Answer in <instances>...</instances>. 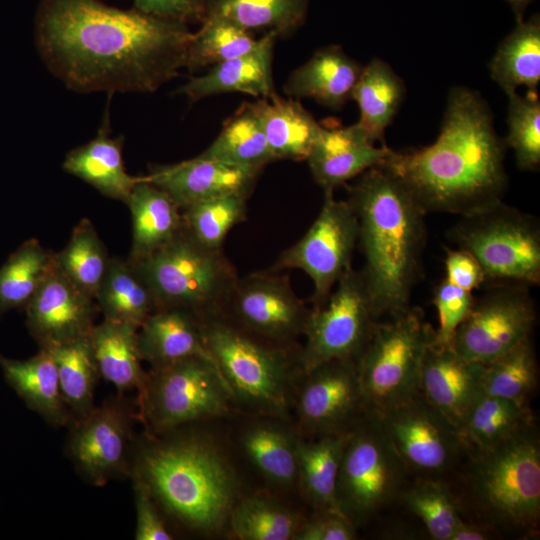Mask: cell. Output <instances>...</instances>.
<instances>
[{
    "label": "cell",
    "instance_id": "ba28073f",
    "mask_svg": "<svg viewBox=\"0 0 540 540\" xmlns=\"http://www.w3.org/2000/svg\"><path fill=\"white\" fill-rule=\"evenodd\" d=\"M435 330L421 309L379 319L356 360L367 411L382 415L419 392L420 373Z\"/></svg>",
    "mask_w": 540,
    "mask_h": 540
},
{
    "label": "cell",
    "instance_id": "44dd1931",
    "mask_svg": "<svg viewBox=\"0 0 540 540\" xmlns=\"http://www.w3.org/2000/svg\"><path fill=\"white\" fill-rule=\"evenodd\" d=\"M483 373L484 364L467 359L452 346L433 341L423 359L419 392L459 430L483 394Z\"/></svg>",
    "mask_w": 540,
    "mask_h": 540
},
{
    "label": "cell",
    "instance_id": "9c48e42d",
    "mask_svg": "<svg viewBox=\"0 0 540 540\" xmlns=\"http://www.w3.org/2000/svg\"><path fill=\"white\" fill-rule=\"evenodd\" d=\"M137 405L136 418L153 435L228 416L235 408L214 361L203 357L151 367Z\"/></svg>",
    "mask_w": 540,
    "mask_h": 540
},
{
    "label": "cell",
    "instance_id": "603a6c76",
    "mask_svg": "<svg viewBox=\"0 0 540 540\" xmlns=\"http://www.w3.org/2000/svg\"><path fill=\"white\" fill-rule=\"evenodd\" d=\"M243 428L240 448L253 469L278 493L297 490L300 433L290 419L254 415Z\"/></svg>",
    "mask_w": 540,
    "mask_h": 540
},
{
    "label": "cell",
    "instance_id": "cb8c5ba5",
    "mask_svg": "<svg viewBox=\"0 0 540 540\" xmlns=\"http://www.w3.org/2000/svg\"><path fill=\"white\" fill-rule=\"evenodd\" d=\"M276 38L274 32L265 33L252 52L212 66L206 74L190 79L178 92L192 101L231 92L270 97L275 93L272 56Z\"/></svg>",
    "mask_w": 540,
    "mask_h": 540
},
{
    "label": "cell",
    "instance_id": "e0dca14e",
    "mask_svg": "<svg viewBox=\"0 0 540 540\" xmlns=\"http://www.w3.org/2000/svg\"><path fill=\"white\" fill-rule=\"evenodd\" d=\"M292 411L302 436L348 432L367 412L356 361L334 359L302 373Z\"/></svg>",
    "mask_w": 540,
    "mask_h": 540
},
{
    "label": "cell",
    "instance_id": "3957f363",
    "mask_svg": "<svg viewBox=\"0 0 540 540\" xmlns=\"http://www.w3.org/2000/svg\"><path fill=\"white\" fill-rule=\"evenodd\" d=\"M129 475L164 514L205 536L227 528L242 495L238 473L222 445L199 431L148 433L131 456Z\"/></svg>",
    "mask_w": 540,
    "mask_h": 540
},
{
    "label": "cell",
    "instance_id": "7402d4cb",
    "mask_svg": "<svg viewBox=\"0 0 540 540\" xmlns=\"http://www.w3.org/2000/svg\"><path fill=\"white\" fill-rule=\"evenodd\" d=\"M391 149L376 147L357 122L346 127L321 126L306 158L315 182L332 191L366 170L382 166Z\"/></svg>",
    "mask_w": 540,
    "mask_h": 540
},
{
    "label": "cell",
    "instance_id": "ab89813d",
    "mask_svg": "<svg viewBox=\"0 0 540 540\" xmlns=\"http://www.w3.org/2000/svg\"><path fill=\"white\" fill-rule=\"evenodd\" d=\"M56 266L55 253L25 240L0 267V313L28 304Z\"/></svg>",
    "mask_w": 540,
    "mask_h": 540
},
{
    "label": "cell",
    "instance_id": "5b68a950",
    "mask_svg": "<svg viewBox=\"0 0 540 540\" xmlns=\"http://www.w3.org/2000/svg\"><path fill=\"white\" fill-rule=\"evenodd\" d=\"M205 346L223 377L235 408L252 415L290 419L302 371L300 346L265 340L223 314L198 316Z\"/></svg>",
    "mask_w": 540,
    "mask_h": 540
},
{
    "label": "cell",
    "instance_id": "f546056e",
    "mask_svg": "<svg viewBox=\"0 0 540 540\" xmlns=\"http://www.w3.org/2000/svg\"><path fill=\"white\" fill-rule=\"evenodd\" d=\"M0 367L10 385L44 420L54 426L70 424L71 415L61 393L54 358L48 349L40 348L35 356L25 360L0 356Z\"/></svg>",
    "mask_w": 540,
    "mask_h": 540
},
{
    "label": "cell",
    "instance_id": "7c38bea8",
    "mask_svg": "<svg viewBox=\"0 0 540 540\" xmlns=\"http://www.w3.org/2000/svg\"><path fill=\"white\" fill-rule=\"evenodd\" d=\"M378 320L363 271L350 267L326 302L311 308L299 352L302 373L334 359L356 361Z\"/></svg>",
    "mask_w": 540,
    "mask_h": 540
},
{
    "label": "cell",
    "instance_id": "5bb4252c",
    "mask_svg": "<svg viewBox=\"0 0 540 540\" xmlns=\"http://www.w3.org/2000/svg\"><path fill=\"white\" fill-rule=\"evenodd\" d=\"M535 322L528 286L500 282L474 299L451 346L469 360L488 364L531 338Z\"/></svg>",
    "mask_w": 540,
    "mask_h": 540
},
{
    "label": "cell",
    "instance_id": "7dc6e473",
    "mask_svg": "<svg viewBox=\"0 0 540 540\" xmlns=\"http://www.w3.org/2000/svg\"><path fill=\"white\" fill-rule=\"evenodd\" d=\"M508 96V135L504 141L515 153L519 169L536 171L540 166V99L537 92Z\"/></svg>",
    "mask_w": 540,
    "mask_h": 540
},
{
    "label": "cell",
    "instance_id": "db71d44e",
    "mask_svg": "<svg viewBox=\"0 0 540 540\" xmlns=\"http://www.w3.org/2000/svg\"><path fill=\"white\" fill-rule=\"evenodd\" d=\"M489 526L480 522H469L464 519L453 532L450 540H488L496 536Z\"/></svg>",
    "mask_w": 540,
    "mask_h": 540
},
{
    "label": "cell",
    "instance_id": "ffe728a7",
    "mask_svg": "<svg viewBox=\"0 0 540 540\" xmlns=\"http://www.w3.org/2000/svg\"><path fill=\"white\" fill-rule=\"evenodd\" d=\"M261 170L198 155L179 163L151 165L145 178L183 209L227 195L248 197Z\"/></svg>",
    "mask_w": 540,
    "mask_h": 540
},
{
    "label": "cell",
    "instance_id": "ac0fdd59",
    "mask_svg": "<svg viewBox=\"0 0 540 540\" xmlns=\"http://www.w3.org/2000/svg\"><path fill=\"white\" fill-rule=\"evenodd\" d=\"M134 418L133 409L119 394L69 424L68 456L84 480L102 486L129 474Z\"/></svg>",
    "mask_w": 540,
    "mask_h": 540
},
{
    "label": "cell",
    "instance_id": "277c9868",
    "mask_svg": "<svg viewBox=\"0 0 540 540\" xmlns=\"http://www.w3.org/2000/svg\"><path fill=\"white\" fill-rule=\"evenodd\" d=\"M358 221L362 269L378 319L410 307L422 277L426 213L406 187L382 166L362 174L346 199Z\"/></svg>",
    "mask_w": 540,
    "mask_h": 540
},
{
    "label": "cell",
    "instance_id": "6da1fadb",
    "mask_svg": "<svg viewBox=\"0 0 540 540\" xmlns=\"http://www.w3.org/2000/svg\"><path fill=\"white\" fill-rule=\"evenodd\" d=\"M37 48L77 92H154L186 68L187 23L100 0H41Z\"/></svg>",
    "mask_w": 540,
    "mask_h": 540
},
{
    "label": "cell",
    "instance_id": "d6986e66",
    "mask_svg": "<svg viewBox=\"0 0 540 540\" xmlns=\"http://www.w3.org/2000/svg\"><path fill=\"white\" fill-rule=\"evenodd\" d=\"M25 311L28 330L40 348L89 336L99 312L95 300L78 289L57 264Z\"/></svg>",
    "mask_w": 540,
    "mask_h": 540
},
{
    "label": "cell",
    "instance_id": "52a82bcc",
    "mask_svg": "<svg viewBox=\"0 0 540 540\" xmlns=\"http://www.w3.org/2000/svg\"><path fill=\"white\" fill-rule=\"evenodd\" d=\"M133 263L157 309L181 308L197 316L221 313L239 278L222 249L202 245L184 227L169 243Z\"/></svg>",
    "mask_w": 540,
    "mask_h": 540
},
{
    "label": "cell",
    "instance_id": "f5cc1de1",
    "mask_svg": "<svg viewBox=\"0 0 540 540\" xmlns=\"http://www.w3.org/2000/svg\"><path fill=\"white\" fill-rule=\"evenodd\" d=\"M208 0H134V8L184 23L202 21Z\"/></svg>",
    "mask_w": 540,
    "mask_h": 540
},
{
    "label": "cell",
    "instance_id": "83f0119b",
    "mask_svg": "<svg viewBox=\"0 0 540 540\" xmlns=\"http://www.w3.org/2000/svg\"><path fill=\"white\" fill-rule=\"evenodd\" d=\"M125 204L132 218V244L128 259L133 262L150 256L183 228L180 207L145 176H141Z\"/></svg>",
    "mask_w": 540,
    "mask_h": 540
},
{
    "label": "cell",
    "instance_id": "d4e9b609",
    "mask_svg": "<svg viewBox=\"0 0 540 540\" xmlns=\"http://www.w3.org/2000/svg\"><path fill=\"white\" fill-rule=\"evenodd\" d=\"M363 66L337 45L317 50L288 77L284 91L297 98H312L320 104L340 109L351 99Z\"/></svg>",
    "mask_w": 540,
    "mask_h": 540
},
{
    "label": "cell",
    "instance_id": "b9f144b4",
    "mask_svg": "<svg viewBox=\"0 0 540 540\" xmlns=\"http://www.w3.org/2000/svg\"><path fill=\"white\" fill-rule=\"evenodd\" d=\"M110 258L93 223L81 219L73 228L67 245L55 253L62 273L82 292L95 298Z\"/></svg>",
    "mask_w": 540,
    "mask_h": 540
},
{
    "label": "cell",
    "instance_id": "484cf974",
    "mask_svg": "<svg viewBox=\"0 0 540 540\" xmlns=\"http://www.w3.org/2000/svg\"><path fill=\"white\" fill-rule=\"evenodd\" d=\"M123 144V136L111 137L109 117L105 116L96 136L71 150L62 167L104 196L126 203L141 176L127 173L122 156Z\"/></svg>",
    "mask_w": 540,
    "mask_h": 540
},
{
    "label": "cell",
    "instance_id": "836d02e7",
    "mask_svg": "<svg viewBox=\"0 0 540 540\" xmlns=\"http://www.w3.org/2000/svg\"><path fill=\"white\" fill-rule=\"evenodd\" d=\"M488 69L490 77L507 94L524 86L537 92L540 82V16L517 21L516 27L499 43Z\"/></svg>",
    "mask_w": 540,
    "mask_h": 540
},
{
    "label": "cell",
    "instance_id": "8d00e7d4",
    "mask_svg": "<svg viewBox=\"0 0 540 540\" xmlns=\"http://www.w3.org/2000/svg\"><path fill=\"white\" fill-rule=\"evenodd\" d=\"M532 424L526 402L482 394L468 411L459 433L469 452L494 446Z\"/></svg>",
    "mask_w": 540,
    "mask_h": 540
},
{
    "label": "cell",
    "instance_id": "d6a6232c",
    "mask_svg": "<svg viewBox=\"0 0 540 540\" xmlns=\"http://www.w3.org/2000/svg\"><path fill=\"white\" fill-rule=\"evenodd\" d=\"M255 106L276 159L306 160L321 125L301 103L274 93Z\"/></svg>",
    "mask_w": 540,
    "mask_h": 540
},
{
    "label": "cell",
    "instance_id": "8fae6325",
    "mask_svg": "<svg viewBox=\"0 0 540 540\" xmlns=\"http://www.w3.org/2000/svg\"><path fill=\"white\" fill-rule=\"evenodd\" d=\"M408 470L379 415L367 411L351 428L336 485L338 509L357 528L399 498Z\"/></svg>",
    "mask_w": 540,
    "mask_h": 540
},
{
    "label": "cell",
    "instance_id": "4fadbf2b",
    "mask_svg": "<svg viewBox=\"0 0 540 540\" xmlns=\"http://www.w3.org/2000/svg\"><path fill=\"white\" fill-rule=\"evenodd\" d=\"M358 243V221L347 200L324 192L319 215L293 246L285 250L272 269H300L313 281L312 309L321 307L340 277L352 267Z\"/></svg>",
    "mask_w": 540,
    "mask_h": 540
},
{
    "label": "cell",
    "instance_id": "60d3db41",
    "mask_svg": "<svg viewBox=\"0 0 540 540\" xmlns=\"http://www.w3.org/2000/svg\"><path fill=\"white\" fill-rule=\"evenodd\" d=\"M45 349L54 358L71 422L82 418L95 407V387L100 378L89 336Z\"/></svg>",
    "mask_w": 540,
    "mask_h": 540
},
{
    "label": "cell",
    "instance_id": "4316f807",
    "mask_svg": "<svg viewBox=\"0 0 540 540\" xmlns=\"http://www.w3.org/2000/svg\"><path fill=\"white\" fill-rule=\"evenodd\" d=\"M138 346L143 361L151 367L189 357L211 359L205 346L199 317L181 308H159L138 328Z\"/></svg>",
    "mask_w": 540,
    "mask_h": 540
},
{
    "label": "cell",
    "instance_id": "4dcf8cb0",
    "mask_svg": "<svg viewBox=\"0 0 540 540\" xmlns=\"http://www.w3.org/2000/svg\"><path fill=\"white\" fill-rule=\"evenodd\" d=\"M99 376L111 383L119 394L142 389L147 372L142 368L138 328L104 319L89 334Z\"/></svg>",
    "mask_w": 540,
    "mask_h": 540
},
{
    "label": "cell",
    "instance_id": "c3c4849f",
    "mask_svg": "<svg viewBox=\"0 0 540 540\" xmlns=\"http://www.w3.org/2000/svg\"><path fill=\"white\" fill-rule=\"evenodd\" d=\"M474 299L472 292L446 279L437 285L433 297L439 320L438 329L435 330V343L451 346L454 334L470 312Z\"/></svg>",
    "mask_w": 540,
    "mask_h": 540
},
{
    "label": "cell",
    "instance_id": "bcb514c9",
    "mask_svg": "<svg viewBox=\"0 0 540 540\" xmlns=\"http://www.w3.org/2000/svg\"><path fill=\"white\" fill-rule=\"evenodd\" d=\"M247 198L227 195L183 208V227L202 245L222 249L228 232L246 219Z\"/></svg>",
    "mask_w": 540,
    "mask_h": 540
},
{
    "label": "cell",
    "instance_id": "816d5d0a",
    "mask_svg": "<svg viewBox=\"0 0 540 540\" xmlns=\"http://www.w3.org/2000/svg\"><path fill=\"white\" fill-rule=\"evenodd\" d=\"M445 251V279L450 283L472 292L486 281L480 264L470 253L460 248Z\"/></svg>",
    "mask_w": 540,
    "mask_h": 540
},
{
    "label": "cell",
    "instance_id": "e575fe53",
    "mask_svg": "<svg viewBox=\"0 0 540 540\" xmlns=\"http://www.w3.org/2000/svg\"><path fill=\"white\" fill-rule=\"evenodd\" d=\"M94 300L104 319L137 328L157 310L149 286L128 258H110Z\"/></svg>",
    "mask_w": 540,
    "mask_h": 540
},
{
    "label": "cell",
    "instance_id": "f35d334b",
    "mask_svg": "<svg viewBox=\"0 0 540 540\" xmlns=\"http://www.w3.org/2000/svg\"><path fill=\"white\" fill-rule=\"evenodd\" d=\"M200 155L255 168L277 160L268 145L255 103L243 104Z\"/></svg>",
    "mask_w": 540,
    "mask_h": 540
},
{
    "label": "cell",
    "instance_id": "7a4b0ae2",
    "mask_svg": "<svg viewBox=\"0 0 540 540\" xmlns=\"http://www.w3.org/2000/svg\"><path fill=\"white\" fill-rule=\"evenodd\" d=\"M505 148L480 93L456 86L448 93L436 141L406 153L391 149L382 167L426 214L462 216L502 200L508 182Z\"/></svg>",
    "mask_w": 540,
    "mask_h": 540
},
{
    "label": "cell",
    "instance_id": "d590c367",
    "mask_svg": "<svg viewBox=\"0 0 540 540\" xmlns=\"http://www.w3.org/2000/svg\"><path fill=\"white\" fill-rule=\"evenodd\" d=\"M305 516L277 495H241L234 504L227 529L239 540H294Z\"/></svg>",
    "mask_w": 540,
    "mask_h": 540
},
{
    "label": "cell",
    "instance_id": "8992f818",
    "mask_svg": "<svg viewBox=\"0 0 540 540\" xmlns=\"http://www.w3.org/2000/svg\"><path fill=\"white\" fill-rule=\"evenodd\" d=\"M467 497L480 523L529 537L540 521V441L534 423L486 449L472 450Z\"/></svg>",
    "mask_w": 540,
    "mask_h": 540
},
{
    "label": "cell",
    "instance_id": "1f68e13d",
    "mask_svg": "<svg viewBox=\"0 0 540 540\" xmlns=\"http://www.w3.org/2000/svg\"><path fill=\"white\" fill-rule=\"evenodd\" d=\"M401 77L385 61L374 58L363 66L351 99L360 111L358 123L369 139L383 145L387 127L392 123L405 98Z\"/></svg>",
    "mask_w": 540,
    "mask_h": 540
},
{
    "label": "cell",
    "instance_id": "30bf717a",
    "mask_svg": "<svg viewBox=\"0 0 540 540\" xmlns=\"http://www.w3.org/2000/svg\"><path fill=\"white\" fill-rule=\"evenodd\" d=\"M447 236L478 261L486 280L540 284V225L536 217L501 200L462 215Z\"/></svg>",
    "mask_w": 540,
    "mask_h": 540
},
{
    "label": "cell",
    "instance_id": "ee69618b",
    "mask_svg": "<svg viewBox=\"0 0 540 540\" xmlns=\"http://www.w3.org/2000/svg\"><path fill=\"white\" fill-rule=\"evenodd\" d=\"M193 33L186 68L196 71L252 52L260 43L252 34L225 19L205 16Z\"/></svg>",
    "mask_w": 540,
    "mask_h": 540
},
{
    "label": "cell",
    "instance_id": "7bdbcfd3",
    "mask_svg": "<svg viewBox=\"0 0 540 540\" xmlns=\"http://www.w3.org/2000/svg\"><path fill=\"white\" fill-rule=\"evenodd\" d=\"M399 498L434 540H450L463 520L459 501L440 478L419 477Z\"/></svg>",
    "mask_w": 540,
    "mask_h": 540
},
{
    "label": "cell",
    "instance_id": "2e32d148",
    "mask_svg": "<svg viewBox=\"0 0 540 540\" xmlns=\"http://www.w3.org/2000/svg\"><path fill=\"white\" fill-rule=\"evenodd\" d=\"M280 271H258L238 278L221 314L246 331L285 346L297 345L311 308Z\"/></svg>",
    "mask_w": 540,
    "mask_h": 540
},
{
    "label": "cell",
    "instance_id": "f907efd6",
    "mask_svg": "<svg viewBox=\"0 0 540 540\" xmlns=\"http://www.w3.org/2000/svg\"><path fill=\"white\" fill-rule=\"evenodd\" d=\"M133 480L134 502L136 511V540H171L173 533L168 528L163 512L158 507L147 489L137 480Z\"/></svg>",
    "mask_w": 540,
    "mask_h": 540
},
{
    "label": "cell",
    "instance_id": "681fc988",
    "mask_svg": "<svg viewBox=\"0 0 540 540\" xmlns=\"http://www.w3.org/2000/svg\"><path fill=\"white\" fill-rule=\"evenodd\" d=\"M357 536V527L340 511L313 510L294 540H354Z\"/></svg>",
    "mask_w": 540,
    "mask_h": 540
},
{
    "label": "cell",
    "instance_id": "74e56055",
    "mask_svg": "<svg viewBox=\"0 0 540 540\" xmlns=\"http://www.w3.org/2000/svg\"><path fill=\"white\" fill-rule=\"evenodd\" d=\"M310 0H208L205 16L225 19L247 30L294 33L305 21Z\"/></svg>",
    "mask_w": 540,
    "mask_h": 540
},
{
    "label": "cell",
    "instance_id": "f1b7e54d",
    "mask_svg": "<svg viewBox=\"0 0 540 540\" xmlns=\"http://www.w3.org/2000/svg\"><path fill=\"white\" fill-rule=\"evenodd\" d=\"M349 431L322 436H299L297 491L313 510L339 511L336 485Z\"/></svg>",
    "mask_w": 540,
    "mask_h": 540
},
{
    "label": "cell",
    "instance_id": "f6af8a7d",
    "mask_svg": "<svg viewBox=\"0 0 540 540\" xmlns=\"http://www.w3.org/2000/svg\"><path fill=\"white\" fill-rule=\"evenodd\" d=\"M538 380V364L531 338L484 364L483 394L526 402Z\"/></svg>",
    "mask_w": 540,
    "mask_h": 540
},
{
    "label": "cell",
    "instance_id": "9a60e30c",
    "mask_svg": "<svg viewBox=\"0 0 540 540\" xmlns=\"http://www.w3.org/2000/svg\"><path fill=\"white\" fill-rule=\"evenodd\" d=\"M379 416L407 470L419 477L440 478L468 452L459 430L420 392Z\"/></svg>",
    "mask_w": 540,
    "mask_h": 540
},
{
    "label": "cell",
    "instance_id": "11a10c76",
    "mask_svg": "<svg viewBox=\"0 0 540 540\" xmlns=\"http://www.w3.org/2000/svg\"><path fill=\"white\" fill-rule=\"evenodd\" d=\"M510 6L512 11L515 14L516 22L523 20L524 12L527 8V6L533 1V0H506Z\"/></svg>",
    "mask_w": 540,
    "mask_h": 540
}]
</instances>
